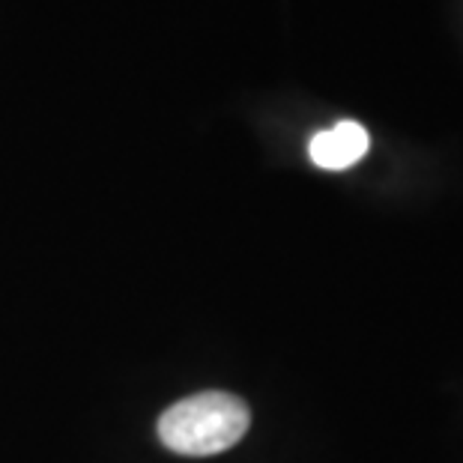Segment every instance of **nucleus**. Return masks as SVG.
<instances>
[{
	"mask_svg": "<svg viewBox=\"0 0 463 463\" xmlns=\"http://www.w3.org/2000/svg\"><path fill=\"white\" fill-rule=\"evenodd\" d=\"M251 425L249 407L228 392H201L159 419V439L165 449L189 458H210L233 449Z\"/></svg>",
	"mask_w": 463,
	"mask_h": 463,
	"instance_id": "obj_1",
	"label": "nucleus"
},
{
	"mask_svg": "<svg viewBox=\"0 0 463 463\" xmlns=\"http://www.w3.org/2000/svg\"><path fill=\"white\" fill-rule=\"evenodd\" d=\"M368 146H371V137L364 132V126L344 120L338 126H332V129H323L314 135L308 144V156L323 171H347V167L364 159Z\"/></svg>",
	"mask_w": 463,
	"mask_h": 463,
	"instance_id": "obj_2",
	"label": "nucleus"
}]
</instances>
